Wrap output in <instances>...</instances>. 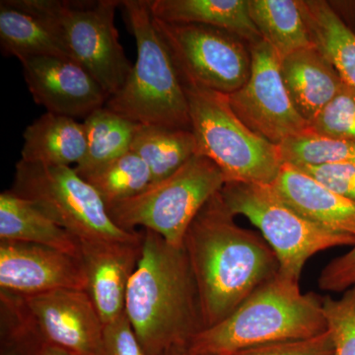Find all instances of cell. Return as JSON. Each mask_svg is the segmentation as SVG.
<instances>
[{"label": "cell", "mask_w": 355, "mask_h": 355, "mask_svg": "<svg viewBox=\"0 0 355 355\" xmlns=\"http://www.w3.org/2000/svg\"><path fill=\"white\" fill-rule=\"evenodd\" d=\"M11 191L25 198L79 240L132 241L141 233L119 227L98 191L69 166L18 161Z\"/></svg>", "instance_id": "ba28073f"}, {"label": "cell", "mask_w": 355, "mask_h": 355, "mask_svg": "<svg viewBox=\"0 0 355 355\" xmlns=\"http://www.w3.org/2000/svg\"><path fill=\"white\" fill-rule=\"evenodd\" d=\"M153 22L183 85L230 95L247 83L251 53L234 35L205 25L164 22L154 17Z\"/></svg>", "instance_id": "30bf717a"}, {"label": "cell", "mask_w": 355, "mask_h": 355, "mask_svg": "<svg viewBox=\"0 0 355 355\" xmlns=\"http://www.w3.org/2000/svg\"><path fill=\"white\" fill-rule=\"evenodd\" d=\"M83 178L101 196L107 209L137 197L153 184L148 166L132 150Z\"/></svg>", "instance_id": "484cf974"}, {"label": "cell", "mask_w": 355, "mask_h": 355, "mask_svg": "<svg viewBox=\"0 0 355 355\" xmlns=\"http://www.w3.org/2000/svg\"><path fill=\"white\" fill-rule=\"evenodd\" d=\"M46 343L78 355H103V323L87 291L62 289L22 296Z\"/></svg>", "instance_id": "7c38bea8"}, {"label": "cell", "mask_w": 355, "mask_h": 355, "mask_svg": "<svg viewBox=\"0 0 355 355\" xmlns=\"http://www.w3.org/2000/svg\"><path fill=\"white\" fill-rule=\"evenodd\" d=\"M86 291L104 324L123 315L128 284L139 263L141 237L132 241L79 240Z\"/></svg>", "instance_id": "9a60e30c"}, {"label": "cell", "mask_w": 355, "mask_h": 355, "mask_svg": "<svg viewBox=\"0 0 355 355\" xmlns=\"http://www.w3.org/2000/svg\"><path fill=\"white\" fill-rule=\"evenodd\" d=\"M121 6L137 42V58L125 85L105 107L139 125L191 130L186 91L154 26L150 0H125Z\"/></svg>", "instance_id": "277c9868"}, {"label": "cell", "mask_w": 355, "mask_h": 355, "mask_svg": "<svg viewBox=\"0 0 355 355\" xmlns=\"http://www.w3.org/2000/svg\"><path fill=\"white\" fill-rule=\"evenodd\" d=\"M251 76L228 95L231 108L252 132L275 146L309 130L287 91L280 58L266 41L251 44Z\"/></svg>", "instance_id": "8fae6325"}, {"label": "cell", "mask_w": 355, "mask_h": 355, "mask_svg": "<svg viewBox=\"0 0 355 355\" xmlns=\"http://www.w3.org/2000/svg\"><path fill=\"white\" fill-rule=\"evenodd\" d=\"M156 19L217 28L256 43L261 39L249 12L248 0H150Z\"/></svg>", "instance_id": "ffe728a7"}, {"label": "cell", "mask_w": 355, "mask_h": 355, "mask_svg": "<svg viewBox=\"0 0 355 355\" xmlns=\"http://www.w3.org/2000/svg\"><path fill=\"white\" fill-rule=\"evenodd\" d=\"M323 312L334 355H355V286L340 298H323Z\"/></svg>", "instance_id": "f546056e"}, {"label": "cell", "mask_w": 355, "mask_h": 355, "mask_svg": "<svg viewBox=\"0 0 355 355\" xmlns=\"http://www.w3.org/2000/svg\"><path fill=\"white\" fill-rule=\"evenodd\" d=\"M284 163L294 166H355V142L331 139L307 130L279 146Z\"/></svg>", "instance_id": "83f0119b"}, {"label": "cell", "mask_w": 355, "mask_h": 355, "mask_svg": "<svg viewBox=\"0 0 355 355\" xmlns=\"http://www.w3.org/2000/svg\"><path fill=\"white\" fill-rule=\"evenodd\" d=\"M83 125L87 150L83 160L74 168L81 177L130 151L139 123L103 107L84 119Z\"/></svg>", "instance_id": "d4e9b609"}, {"label": "cell", "mask_w": 355, "mask_h": 355, "mask_svg": "<svg viewBox=\"0 0 355 355\" xmlns=\"http://www.w3.org/2000/svg\"><path fill=\"white\" fill-rule=\"evenodd\" d=\"M41 355H78L69 352V350L62 349V347H57V345L46 343L44 347Z\"/></svg>", "instance_id": "e575fe53"}, {"label": "cell", "mask_w": 355, "mask_h": 355, "mask_svg": "<svg viewBox=\"0 0 355 355\" xmlns=\"http://www.w3.org/2000/svg\"><path fill=\"white\" fill-rule=\"evenodd\" d=\"M226 184L209 158L196 154L177 172L151 184L137 197L109 207L119 227L135 232L137 226L153 231L175 247H183L189 227L210 198Z\"/></svg>", "instance_id": "52a82bcc"}, {"label": "cell", "mask_w": 355, "mask_h": 355, "mask_svg": "<svg viewBox=\"0 0 355 355\" xmlns=\"http://www.w3.org/2000/svg\"><path fill=\"white\" fill-rule=\"evenodd\" d=\"M280 70L292 102L309 125L345 84L315 44L282 58Z\"/></svg>", "instance_id": "e0dca14e"}, {"label": "cell", "mask_w": 355, "mask_h": 355, "mask_svg": "<svg viewBox=\"0 0 355 355\" xmlns=\"http://www.w3.org/2000/svg\"><path fill=\"white\" fill-rule=\"evenodd\" d=\"M197 154L220 169L226 183L270 186L284 165L279 146L252 132L234 113L228 95L184 85Z\"/></svg>", "instance_id": "5b68a950"}, {"label": "cell", "mask_w": 355, "mask_h": 355, "mask_svg": "<svg viewBox=\"0 0 355 355\" xmlns=\"http://www.w3.org/2000/svg\"><path fill=\"white\" fill-rule=\"evenodd\" d=\"M324 291L342 292L355 286V244L347 253L330 261L318 280Z\"/></svg>", "instance_id": "836d02e7"}, {"label": "cell", "mask_w": 355, "mask_h": 355, "mask_svg": "<svg viewBox=\"0 0 355 355\" xmlns=\"http://www.w3.org/2000/svg\"><path fill=\"white\" fill-rule=\"evenodd\" d=\"M103 355H149L140 343L125 312L105 324Z\"/></svg>", "instance_id": "4dcf8cb0"}, {"label": "cell", "mask_w": 355, "mask_h": 355, "mask_svg": "<svg viewBox=\"0 0 355 355\" xmlns=\"http://www.w3.org/2000/svg\"><path fill=\"white\" fill-rule=\"evenodd\" d=\"M295 167L307 173L330 190L355 202V166L327 164Z\"/></svg>", "instance_id": "d6a6232c"}, {"label": "cell", "mask_w": 355, "mask_h": 355, "mask_svg": "<svg viewBox=\"0 0 355 355\" xmlns=\"http://www.w3.org/2000/svg\"><path fill=\"white\" fill-rule=\"evenodd\" d=\"M125 312L149 355L189 347L203 324L197 286L183 247L172 246L144 229Z\"/></svg>", "instance_id": "7a4b0ae2"}, {"label": "cell", "mask_w": 355, "mask_h": 355, "mask_svg": "<svg viewBox=\"0 0 355 355\" xmlns=\"http://www.w3.org/2000/svg\"><path fill=\"white\" fill-rule=\"evenodd\" d=\"M130 150L146 163L155 184L171 176L197 154V141L191 130L139 125Z\"/></svg>", "instance_id": "603a6c76"}, {"label": "cell", "mask_w": 355, "mask_h": 355, "mask_svg": "<svg viewBox=\"0 0 355 355\" xmlns=\"http://www.w3.org/2000/svg\"><path fill=\"white\" fill-rule=\"evenodd\" d=\"M0 241L41 245L80 259L78 238L10 190L0 195Z\"/></svg>", "instance_id": "ac0fdd59"}, {"label": "cell", "mask_w": 355, "mask_h": 355, "mask_svg": "<svg viewBox=\"0 0 355 355\" xmlns=\"http://www.w3.org/2000/svg\"><path fill=\"white\" fill-rule=\"evenodd\" d=\"M220 191L191 222L183 248L197 286L203 329L228 317L259 287L279 273L270 245L236 223Z\"/></svg>", "instance_id": "6da1fadb"}, {"label": "cell", "mask_w": 355, "mask_h": 355, "mask_svg": "<svg viewBox=\"0 0 355 355\" xmlns=\"http://www.w3.org/2000/svg\"><path fill=\"white\" fill-rule=\"evenodd\" d=\"M46 343L22 296L0 291V355H41Z\"/></svg>", "instance_id": "4316f807"}, {"label": "cell", "mask_w": 355, "mask_h": 355, "mask_svg": "<svg viewBox=\"0 0 355 355\" xmlns=\"http://www.w3.org/2000/svg\"><path fill=\"white\" fill-rule=\"evenodd\" d=\"M20 62L33 99L49 113L85 119L108 102L94 77L71 58L38 57Z\"/></svg>", "instance_id": "5bb4252c"}, {"label": "cell", "mask_w": 355, "mask_h": 355, "mask_svg": "<svg viewBox=\"0 0 355 355\" xmlns=\"http://www.w3.org/2000/svg\"><path fill=\"white\" fill-rule=\"evenodd\" d=\"M220 195L234 216L247 217L270 245L280 275L299 280L311 257L331 248L354 246V236L334 232L301 216L263 184L226 183Z\"/></svg>", "instance_id": "9c48e42d"}, {"label": "cell", "mask_w": 355, "mask_h": 355, "mask_svg": "<svg viewBox=\"0 0 355 355\" xmlns=\"http://www.w3.org/2000/svg\"><path fill=\"white\" fill-rule=\"evenodd\" d=\"M234 355H334V345L327 331L308 340L261 345Z\"/></svg>", "instance_id": "1f68e13d"}, {"label": "cell", "mask_w": 355, "mask_h": 355, "mask_svg": "<svg viewBox=\"0 0 355 355\" xmlns=\"http://www.w3.org/2000/svg\"><path fill=\"white\" fill-rule=\"evenodd\" d=\"M2 1L46 23L109 97L125 85L132 65L119 41L114 25L116 9L121 1Z\"/></svg>", "instance_id": "8992f818"}, {"label": "cell", "mask_w": 355, "mask_h": 355, "mask_svg": "<svg viewBox=\"0 0 355 355\" xmlns=\"http://www.w3.org/2000/svg\"><path fill=\"white\" fill-rule=\"evenodd\" d=\"M327 328L323 298L303 293L299 280L277 273L228 317L191 340V355H234L272 343L308 340Z\"/></svg>", "instance_id": "3957f363"}, {"label": "cell", "mask_w": 355, "mask_h": 355, "mask_svg": "<svg viewBox=\"0 0 355 355\" xmlns=\"http://www.w3.org/2000/svg\"><path fill=\"white\" fill-rule=\"evenodd\" d=\"M249 12L261 39L282 58L314 46L294 0H248Z\"/></svg>", "instance_id": "cb8c5ba5"}, {"label": "cell", "mask_w": 355, "mask_h": 355, "mask_svg": "<svg viewBox=\"0 0 355 355\" xmlns=\"http://www.w3.org/2000/svg\"><path fill=\"white\" fill-rule=\"evenodd\" d=\"M86 287L80 259L41 245L0 241V291L25 297Z\"/></svg>", "instance_id": "4fadbf2b"}, {"label": "cell", "mask_w": 355, "mask_h": 355, "mask_svg": "<svg viewBox=\"0 0 355 355\" xmlns=\"http://www.w3.org/2000/svg\"><path fill=\"white\" fill-rule=\"evenodd\" d=\"M21 160L39 164L78 165L85 157L87 139L83 123L46 112L28 125Z\"/></svg>", "instance_id": "d6986e66"}, {"label": "cell", "mask_w": 355, "mask_h": 355, "mask_svg": "<svg viewBox=\"0 0 355 355\" xmlns=\"http://www.w3.org/2000/svg\"><path fill=\"white\" fill-rule=\"evenodd\" d=\"M164 355H191L188 347H177L166 352Z\"/></svg>", "instance_id": "d590c367"}, {"label": "cell", "mask_w": 355, "mask_h": 355, "mask_svg": "<svg viewBox=\"0 0 355 355\" xmlns=\"http://www.w3.org/2000/svg\"><path fill=\"white\" fill-rule=\"evenodd\" d=\"M0 43L4 55H13L20 62L38 57L76 60L64 42L46 23L3 1L0 2Z\"/></svg>", "instance_id": "7402d4cb"}, {"label": "cell", "mask_w": 355, "mask_h": 355, "mask_svg": "<svg viewBox=\"0 0 355 355\" xmlns=\"http://www.w3.org/2000/svg\"><path fill=\"white\" fill-rule=\"evenodd\" d=\"M313 44L355 89V34L326 1H299Z\"/></svg>", "instance_id": "44dd1931"}, {"label": "cell", "mask_w": 355, "mask_h": 355, "mask_svg": "<svg viewBox=\"0 0 355 355\" xmlns=\"http://www.w3.org/2000/svg\"><path fill=\"white\" fill-rule=\"evenodd\" d=\"M309 130L324 137L355 142V89L343 84L334 99L311 121Z\"/></svg>", "instance_id": "f1b7e54d"}, {"label": "cell", "mask_w": 355, "mask_h": 355, "mask_svg": "<svg viewBox=\"0 0 355 355\" xmlns=\"http://www.w3.org/2000/svg\"><path fill=\"white\" fill-rule=\"evenodd\" d=\"M272 188L287 205L321 227L355 237V202L295 166L284 163Z\"/></svg>", "instance_id": "2e32d148"}]
</instances>
